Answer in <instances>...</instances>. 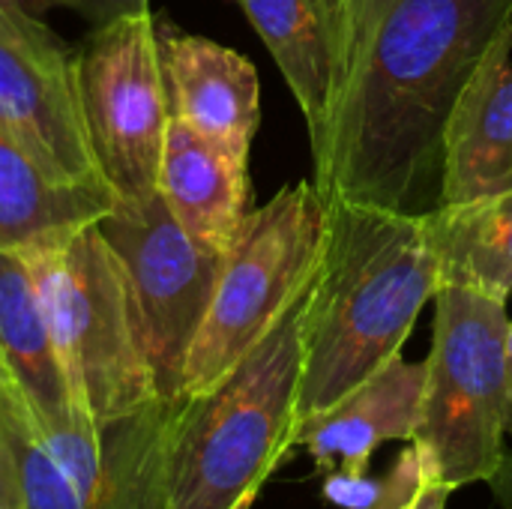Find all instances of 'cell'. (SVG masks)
Returning <instances> with one entry per match:
<instances>
[{
	"mask_svg": "<svg viewBox=\"0 0 512 509\" xmlns=\"http://www.w3.org/2000/svg\"><path fill=\"white\" fill-rule=\"evenodd\" d=\"M512 0H345L336 111L312 153L327 198L432 213L450 114Z\"/></svg>",
	"mask_w": 512,
	"mask_h": 509,
	"instance_id": "6da1fadb",
	"label": "cell"
},
{
	"mask_svg": "<svg viewBox=\"0 0 512 509\" xmlns=\"http://www.w3.org/2000/svg\"><path fill=\"white\" fill-rule=\"evenodd\" d=\"M327 201V243L306 309L297 426L399 357L441 288L423 213Z\"/></svg>",
	"mask_w": 512,
	"mask_h": 509,
	"instance_id": "7a4b0ae2",
	"label": "cell"
},
{
	"mask_svg": "<svg viewBox=\"0 0 512 509\" xmlns=\"http://www.w3.org/2000/svg\"><path fill=\"white\" fill-rule=\"evenodd\" d=\"M309 291L207 393L180 399L171 509H231L294 450Z\"/></svg>",
	"mask_w": 512,
	"mask_h": 509,
	"instance_id": "3957f363",
	"label": "cell"
},
{
	"mask_svg": "<svg viewBox=\"0 0 512 509\" xmlns=\"http://www.w3.org/2000/svg\"><path fill=\"white\" fill-rule=\"evenodd\" d=\"M180 399H156L111 423L78 411L42 426L0 381V429L18 509H171V435Z\"/></svg>",
	"mask_w": 512,
	"mask_h": 509,
	"instance_id": "277c9868",
	"label": "cell"
},
{
	"mask_svg": "<svg viewBox=\"0 0 512 509\" xmlns=\"http://www.w3.org/2000/svg\"><path fill=\"white\" fill-rule=\"evenodd\" d=\"M24 255L75 408L96 423H111L162 399L141 348L123 261L99 225L36 243Z\"/></svg>",
	"mask_w": 512,
	"mask_h": 509,
	"instance_id": "5b68a950",
	"label": "cell"
},
{
	"mask_svg": "<svg viewBox=\"0 0 512 509\" xmlns=\"http://www.w3.org/2000/svg\"><path fill=\"white\" fill-rule=\"evenodd\" d=\"M330 201L315 180L249 210L222 255L216 288L183 369L180 399L213 390L312 288L327 243Z\"/></svg>",
	"mask_w": 512,
	"mask_h": 509,
	"instance_id": "8992f818",
	"label": "cell"
},
{
	"mask_svg": "<svg viewBox=\"0 0 512 509\" xmlns=\"http://www.w3.org/2000/svg\"><path fill=\"white\" fill-rule=\"evenodd\" d=\"M507 330L504 300L459 285L438 288L414 441L453 492L489 483L507 456L504 441L512 432Z\"/></svg>",
	"mask_w": 512,
	"mask_h": 509,
	"instance_id": "52a82bcc",
	"label": "cell"
},
{
	"mask_svg": "<svg viewBox=\"0 0 512 509\" xmlns=\"http://www.w3.org/2000/svg\"><path fill=\"white\" fill-rule=\"evenodd\" d=\"M162 30L165 18L147 9L93 27L75 48L90 147L117 201H147L159 192L171 126Z\"/></svg>",
	"mask_w": 512,
	"mask_h": 509,
	"instance_id": "ba28073f",
	"label": "cell"
},
{
	"mask_svg": "<svg viewBox=\"0 0 512 509\" xmlns=\"http://www.w3.org/2000/svg\"><path fill=\"white\" fill-rule=\"evenodd\" d=\"M129 282V300L156 393L180 399L183 369L210 306L222 255L198 246L168 210L162 192L117 201L99 222Z\"/></svg>",
	"mask_w": 512,
	"mask_h": 509,
	"instance_id": "9c48e42d",
	"label": "cell"
},
{
	"mask_svg": "<svg viewBox=\"0 0 512 509\" xmlns=\"http://www.w3.org/2000/svg\"><path fill=\"white\" fill-rule=\"evenodd\" d=\"M0 129L60 183L111 192L84 123L78 51L9 3H0Z\"/></svg>",
	"mask_w": 512,
	"mask_h": 509,
	"instance_id": "30bf717a",
	"label": "cell"
},
{
	"mask_svg": "<svg viewBox=\"0 0 512 509\" xmlns=\"http://www.w3.org/2000/svg\"><path fill=\"white\" fill-rule=\"evenodd\" d=\"M162 63L171 117L198 135L249 159L261 123V84L255 66L204 36L180 33L165 21Z\"/></svg>",
	"mask_w": 512,
	"mask_h": 509,
	"instance_id": "8fae6325",
	"label": "cell"
},
{
	"mask_svg": "<svg viewBox=\"0 0 512 509\" xmlns=\"http://www.w3.org/2000/svg\"><path fill=\"white\" fill-rule=\"evenodd\" d=\"M426 390V360L393 357L327 411L303 420L294 447H303L318 465L339 459V474L363 480L372 453L387 441H414Z\"/></svg>",
	"mask_w": 512,
	"mask_h": 509,
	"instance_id": "7c38bea8",
	"label": "cell"
},
{
	"mask_svg": "<svg viewBox=\"0 0 512 509\" xmlns=\"http://www.w3.org/2000/svg\"><path fill=\"white\" fill-rule=\"evenodd\" d=\"M512 27L462 90L444 135L438 207L512 186Z\"/></svg>",
	"mask_w": 512,
	"mask_h": 509,
	"instance_id": "4fadbf2b",
	"label": "cell"
},
{
	"mask_svg": "<svg viewBox=\"0 0 512 509\" xmlns=\"http://www.w3.org/2000/svg\"><path fill=\"white\" fill-rule=\"evenodd\" d=\"M273 54L309 129L312 153L324 144L342 78L345 0H231Z\"/></svg>",
	"mask_w": 512,
	"mask_h": 509,
	"instance_id": "5bb4252c",
	"label": "cell"
},
{
	"mask_svg": "<svg viewBox=\"0 0 512 509\" xmlns=\"http://www.w3.org/2000/svg\"><path fill=\"white\" fill-rule=\"evenodd\" d=\"M159 192L198 246L225 255L249 216V159L171 117Z\"/></svg>",
	"mask_w": 512,
	"mask_h": 509,
	"instance_id": "9a60e30c",
	"label": "cell"
},
{
	"mask_svg": "<svg viewBox=\"0 0 512 509\" xmlns=\"http://www.w3.org/2000/svg\"><path fill=\"white\" fill-rule=\"evenodd\" d=\"M0 366L42 426H60L81 411L72 402L51 321L21 249H0Z\"/></svg>",
	"mask_w": 512,
	"mask_h": 509,
	"instance_id": "2e32d148",
	"label": "cell"
},
{
	"mask_svg": "<svg viewBox=\"0 0 512 509\" xmlns=\"http://www.w3.org/2000/svg\"><path fill=\"white\" fill-rule=\"evenodd\" d=\"M111 192L69 186L51 177L0 129V249H30L111 213Z\"/></svg>",
	"mask_w": 512,
	"mask_h": 509,
	"instance_id": "e0dca14e",
	"label": "cell"
},
{
	"mask_svg": "<svg viewBox=\"0 0 512 509\" xmlns=\"http://www.w3.org/2000/svg\"><path fill=\"white\" fill-rule=\"evenodd\" d=\"M426 216L441 285H459L495 300L512 294V186L504 192L435 207Z\"/></svg>",
	"mask_w": 512,
	"mask_h": 509,
	"instance_id": "ac0fdd59",
	"label": "cell"
},
{
	"mask_svg": "<svg viewBox=\"0 0 512 509\" xmlns=\"http://www.w3.org/2000/svg\"><path fill=\"white\" fill-rule=\"evenodd\" d=\"M429 477H438V471L429 453L417 441H411V447H405L396 465L390 468V474L375 483V498L369 509H411Z\"/></svg>",
	"mask_w": 512,
	"mask_h": 509,
	"instance_id": "d6986e66",
	"label": "cell"
},
{
	"mask_svg": "<svg viewBox=\"0 0 512 509\" xmlns=\"http://www.w3.org/2000/svg\"><path fill=\"white\" fill-rule=\"evenodd\" d=\"M0 3H9L36 18H42L45 12H54V9H66V12L81 15L90 27H105L117 18L138 15V12L150 9L147 6L150 0H0Z\"/></svg>",
	"mask_w": 512,
	"mask_h": 509,
	"instance_id": "ffe728a7",
	"label": "cell"
},
{
	"mask_svg": "<svg viewBox=\"0 0 512 509\" xmlns=\"http://www.w3.org/2000/svg\"><path fill=\"white\" fill-rule=\"evenodd\" d=\"M0 509H18V486H15V471L6 450L3 429H0Z\"/></svg>",
	"mask_w": 512,
	"mask_h": 509,
	"instance_id": "44dd1931",
	"label": "cell"
},
{
	"mask_svg": "<svg viewBox=\"0 0 512 509\" xmlns=\"http://www.w3.org/2000/svg\"><path fill=\"white\" fill-rule=\"evenodd\" d=\"M450 495H453V489L441 477H429L426 486L420 489L417 501L411 504V509H447Z\"/></svg>",
	"mask_w": 512,
	"mask_h": 509,
	"instance_id": "7402d4cb",
	"label": "cell"
},
{
	"mask_svg": "<svg viewBox=\"0 0 512 509\" xmlns=\"http://www.w3.org/2000/svg\"><path fill=\"white\" fill-rule=\"evenodd\" d=\"M489 486L495 489L498 501L504 504V509H512V453L504 456L501 468L495 471V477L489 480Z\"/></svg>",
	"mask_w": 512,
	"mask_h": 509,
	"instance_id": "603a6c76",
	"label": "cell"
},
{
	"mask_svg": "<svg viewBox=\"0 0 512 509\" xmlns=\"http://www.w3.org/2000/svg\"><path fill=\"white\" fill-rule=\"evenodd\" d=\"M258 495H261V489H252L246 498H240V504H234L231 509H252L255 507V501H258Z\"/></svg>",
	"mask_w": 512,
	"mask_h": 509,
	"instance_id": "cb8c5ba5",
	"label": "cell"
},
{
	"mask_svg": "<svg viewBox=\"0 0 512 509\" xmlns=\"http://www.w3.org/2000/svg\"><path fill=\"white\" fill-rule=\"evenodd\" d=\"M507 363H510V381H512V321H510V330H507Z\"/></svg>",
	"mask_w": 512,
	"mask_h": 509,
	"instance_id": "d4e9b609",
	"label": "cell"
},
{
	"mask_svg": "<svg viewBox=\"0 0 512 509\" xmlns=\"http://www.w3.org/2000/svg\"><path fill=\"white\" fill-rule=\"evenodd\" d=\"M3 378H6V375H3V366H0V381H3Z\"/></svg>",
	"mask_w": 512,
	"mask_h": 509,
	"instance_id": "484cf974",
	"label": "cell"
}]
</instances>
